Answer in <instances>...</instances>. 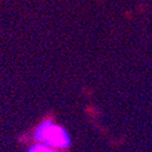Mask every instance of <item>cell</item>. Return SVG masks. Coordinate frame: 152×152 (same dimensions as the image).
I'll return each instance as SVG.
<instances>
[{
  "label": "cell",
  "mask_w": 152,
  "mask_h": 152,
  "mask_svg": "<svg viewBox=\"0 0 152 152\" xmlns=\"http://www.w3.org/2000/svg\"><path fill=\"white\" fill-rule=\"evenodd\" d=\"M26 152H58V151L56 149H54V148H51L49 146H46L44 144L37 142L36 145L29 148Z\"/></svg>",
  "instance_id": "7a4b0ae2"
},
{
  "label": "cell",
  "mask_w": 152,
  "mask_h": 152,
  "mask_svg": "<svg viewBox=\"0 0 152 152\" xmlns=\"http://www.w3.org/2000/svg\"><path fill=\"white\" fill-rule=\"evenodd\" d=\"M34 140L54 149H66L71 146V137L68 131L52 120H44L34 131Z\"/></svg>",
  "instance_id": "6da1fadb"
}]
</instances>
